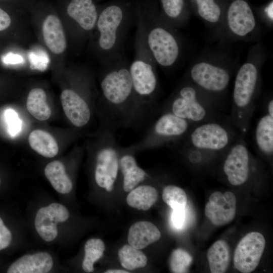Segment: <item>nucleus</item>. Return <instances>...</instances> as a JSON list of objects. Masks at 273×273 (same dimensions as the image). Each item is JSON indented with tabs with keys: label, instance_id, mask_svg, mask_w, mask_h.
<instances>
[{
	"label": "nucleus",
	"instance_id": "nucleus-1",
	"mask_svg": "<svg viewBox=\"0 0 273 273\" xmlns=\"http://www.w3.org/2000/svg\"><path fill=\"white\" fill-rule=\"evenodd\" d=\"M240 65L234 44L217 41L193 57L184 76L218 105L226 98Z\"/></svg>",
	"mask_w": 273,
	"mask_h": 273
},
{
	"label": "nucleus",
	"instance_id": "nucleus-2",
	"mask_svg": "<svg viewBox=\"0 0 273 273\" xmlns=\"http://www.w3.org/2000/svg\"><path fill=\"white\" fill-rule=\"evenodd\" d=\"M268 56V51L262 42L255 43L250 47L245 62L235 73L231 121L242 135L249 128L261 93L262 69Z\"/></svg>",
	"mask_w": 273,
	"mask_h": 273
},
{
	"label": "nucleus",
	"instance_id": "nucleus-3",
	"mask_svg": "<svg viewBox=\"0 0 273 273\" xmlns=\"http://www.w3.org/2000/svg\"><path fill=\"white\" fill-rule=\"evenodd\" d=\"M129 65L124 56L105 65L100 82L105 121L116 128L139 126Z\"/></svg>",
	"mask_w": 273,
	"mask_h": 273
},
{
	"label": "nucleus",
	"instance_id": "nucleus-4",
	"mask_svg": "<svg viewBox=\"0 0 273 273\" xmlns=\"http://www.w3.org/2000/svg\"><path fill=\"white\" fill-rule=\"evenodd\" d=\"M134 57L129 65L139 122L146 121L154 113L160 93L157 64L148 47L142 16L138 17Z\"/></svg>",
	"mask_w": 273,
	"mask_h": 273
},
{
	"label": "nucleus",
	"instance_id": "nucleus-5",
	"mask_svg": "<svg viewBox=\"0 0 273 273\" xmlns=\"http://www.w3.org/2000/svg\"><path fill=\"white\" fill-rule=\"evenodd\" d=\"M134 22L117 5L108 6L99 14L94 28L97 31L96 47L104 65L124 56L126 40Z\"/></svg>",
	"mask_w": 273,
	"mask_h": 273
},
{
	"label": "nucleus",
	"instance_id": "nucleus-6",
	"mask_svg": "<svg viewBox=\"0 0 273 273\" xmlns=\"http://www.w3.org/2000/svg\"><path fill=\"white\" fill-rule=\"evenodd\" d=\"M218 105L183 76L162 106L167 111L195 125L218 120Z\"/></svg>",
	"mask_w": 273,
	"mask_h": 273
},
{
	"label": "nucleus",
	"instance_id": "nucleus-7",
	"mask_svg": "<svg viewBox=\"0 0 273 273\" xmlns=\"http://www.w3.org/2000/svg\"><path fill=\"white\" fill-rule=\"evenodd\" d=\"M148 47L157 65L164 70L175 67L183 56L184 47L176 29L160 16H142Z\"/></svg>",
	"mask_w": 273,
	"mask_h": 273
},
{
	"label": "nucleus",
	"instance_id": "nucleus-8",
	"mask_svg": "<svg viewBox=\"0 0 273 273\" xmlns=\"http://www.w3.org/2000/svg\"><path fill=\"white\" fill-rule=\"evenodd\" d=\"M265 30L246 0H232L224 9L218 41L257 43L261 42Z\"/></svg>",
	"mask_w": 273,
	"mask_h": 273
},
{
	"label": "nucleus",
	"instance_id": "nucleus-9",
	"mask_svg": "<svg viewBox=\"0 0 273 273\" xmlns=\"http://www.w3.org/2000/svg\"><path fill=\"white\" fill-rule=\"evenodd\" d=\"M117 128L105 122L94 148V175L96 184L108 192L113 190L119 174L120 146L116 135Z\"/></svg>",
	"mask_w": 273,
	"mask_h": 273
},
{
	"label": "nucleus",
	"instance_id": "nucleus-10",
	"mask_svg": "<svg viewBox=\"0 0 273 273\" xmlns=\"http://www.w3.org/2000/svg\"><path fill=\"white\" fill-rule=\"evenodd\" d=\"M161 114L148 128L144 137L132 145L136 152L153 149L180 142L194 124L171 112Z\"/></svg>",
	"mask_w": 273,
	"mask_h": 273
},
{
	"label": "nucleus",
	"instance_id": "nucleus-11",
	"mask_svg": "<svg viewBox=\"0 0 273 273\" xmlns=\"http://www.w3.org/2000/svg\"><path fill=\"white\" fill-rule=\"evenodd\" d=\"M236 139L231 128L213 120L193 125L183 141L184 146L215 154L227 151Z\"/></svg>",
	"mask_w": 273,
	"mask_h": 273
},
{
	"label": "nucleus",
	"instance_id": "nucleus-12",
	"mask_svg": "<svg viewBox=\"0 0 273 273\" xmlns=\"http://www.w3.org/2000/svg\"><path fill=\"white\" fill-rule=\"evenodd\" d=\"M251 158L245 142L236 139L227 150L222 168L231 185L240 186L247 181L250 174Z\"/></svg>",
	"mask_w": 273,
	"mask_h": 273
},
{
	"label": "nucleus",
	"instance_id": "nucleus-13",
	"mask_svg": "<svg viewBox=\"0 0 273 273\" xmlns=\"http://www.w3.org/2000/svg\"><path fill=\"white\" fill-rule=\"evenodd\" d=\"M265 247L261 233L252 232L246 234L238 243L234 255L235 267L243 273L252 272L257 267Z\"/></svg>",
	"mask_w": 273,
	"mask_h": 273
},
{
	"label": "nucleus",
	"instance_id": "nucleus-14",
	"mask_svg": "<svg viewBox=\"0 0 273 273\" xmlns=\"http://www.w3.org/2000/svg\"><path fill=\"white\" fill-rule=\"evenodd\" d=\"M236 202L233 193L215 192L210 195L206 204L205 215L216 226L225 225L231 222L235 216Z\"/></svg>",
	"mask_w": 273,
	"mask_h": 273
},
{
	"label": "nucleus",
	"instance_id": "nucleus-15",
	"mask_svg": "<svg viewBox=\"0 0 273 273\" xmlns=\"http://www.w3.org/2000/svg\"><path fill=\"white\" fill-rule=\"evenodd\" d=\"M192 3L195 14L206 28L209 40L218 41L224 11L223 6L219 0H192Z\"/></svg>",
	"mask_w": 273,
	"mask_h": 273
},
{
	"label": "nucleus",
	"instance_id": "nucleus-16",
	"mask_svg": "<svg viewBox=\"0 0 273 273\" xmlns=\"http://www.w3.org/2000/svg\"><path fill=\"white\" fill-rule=\"evenodd\" d=\"M64 112L73 125L81 128L91 119V108L87 101L78 92L72 89H64L61 94Z\"/></svg>",
	"mask_w": 273,
	"mask_h": 273
},
{
	"label": "nucleus",
	"instance_id": "nucleus-17",
	"mask_svg": "<svg viewBox=\"0 0 273 273\" xmlns=\"http://www.w3.org/2000/svg\"><path fill=\"white\" fill-rule=\"evenodd\" d=\"M136 152L132 145L120 147L119 171L122 176L123 189L126 192L131 191L148 177L145 171L137 164L134 156Z\"/></svg>",
	"mask_w": 273,
	"mask_h": 273
},
{
	"label": "nucleus",
	"instance_id": "nucleus-18",
	"mask_svg": "<svg viewBox=\"0 0 273 273\" xmlns=\"http://www.w3.org/2000/svg\"><path fill=\"white\" fill-rule=\"evenodd\" d=\"M54 266L52 256L46 251L22 255L8 267V273H47Z\"/></svg>",
	"mask_w": 273,
	"mask_h": 273
},
{
	"label": "nucleus",
	"instance_id": "nucleus-19",
	"mask_svg": "<svg viewBox=\"0 0 273 273\" xmlns=\"http://www.w3.org/2000/svg\"><path fill=\"white\" fill-rule=\"evenodd\" d=\"M67 13L85 32L94 29L99 15L92 0H71L67 8Z\"/></svg>",
	"mask_w": 273,
	"mask_h": 273
},
{
	"label": "nucleus",
	"instance_id": "nucleus-20",
	"mask_svg": "<svg viewBox=\"0 0 273 273\" xmlns=\"http://www.w3.org/2000/svg\"><path fill=\"white\" fill-rule=\"evenodd\" d=\"M42 31L45 44L52 53L60 54L64 52L66 39L62 23L57 16L48 15L43 21Z\"/></svg>",
	"mask_w": 273,
	"mask_h": 273
},
{
	"label": "nucleus",
	"instance_id": "nucleus-21",
	"mask_svg": "<svg viewBox=\"0 0 273 273\" xmlns=\"http://www.w3.org/2000/svg\"><path fill=\"white\" fill-rule=\"evenodd\" d=\"M161 233L157 227L151 222L138 221L129 228L127 241L130 245L141 250L158 241Z\"/></svg>",
	"mask_w": 273,
	"mask_h": 273
},
{
	"label": "nucleus",
	"instance_id": "nucleus-22",
	"mask_svg": "<svg viewBox=\"0 0 273 273\" xmlns=\"http://www.w3.org/2000/svg\"><path fill=\"white\" fill-rule=\"evenodd\" d=\"M162 9V18L173 27L178 29L188 23L189 13L185 0H160Z\"/></svg>",
	"mask_w": 273,
	"mask_h": 273
},
{
	"label": "nucleus",
	"instance_id": "nucleus-23",
	"mask_svg": "<svg viewBox=\"0 0 273 273\" xmlns=\"http://www.w3.org/2000/svg\"><path fill=\"white\" fill-rule=\"evenodd\" d=\"M255 142L259 152L271 157L273 154V117L265 113L258 120L255 129Z\"/></svg>",
	"mask_w": 273,
	"mask_h": 273
},
{
	"label": "nucleus",
	"instance_id": "nucleus-24",
	"mask_svg": "<svg viewBox=\"0 0 273 273\" xmlns=\"http://www.w3.org/2000/svg\"><path fill=\"white\" fill-rule=\"evenodd\" d=\"M44 173L54 190L61 194L69 193L73 187L71 179L66 172L63 163L59 160L49 163Z\"/></svg>",
	"mask_w": 273,
	"mask_h": 273
},
{
	"label": "nucleus",
	"instance_id": "nucleus-25",
	"mask_svg": "<svg viewBox=\"0 0 273 273\" xmlns=\"http://www.w3.org/2000/svg\"><path fill=\"white\" fill-rule=\"evenodd\" d=\"M30 147L38 154L46 158H53L58 153V144L48 132L42 129L32 131L28 136Z\"/></svg>",
	"mask_w": 273,
	"mask_h": 273
},
{
	"label": "nucleus",
	"instance_id": "nucleus-26",
	"mask_svg": "<svg viewBox=\"0 0 273 273\" xmlns=\"http://www.w3.org/2000/svg\"><path fill=\"white\" fill-rule=\"evenodd\" d=\"M207 257L211 272H225L230 261V249L228 243L222 240L214 242L209 248Z\"/></svg>",
	"mask_w": 273,
	"mask_h": 273
},
{
	"label": "nucleus",
	"instance_id": "nucleus-27",
	"mask_svg": "<svg viewBox=\"0 0 273 273\" xmlns=\"http://www.w3.org/2000/svg\"><path fill=\"white\" fill-rule=\"evenodd\" d=\"M157 198L158 192L154 187L143 185L130 191L126 202L132 208L147 210L155 203Z\"/></svg>",
	"mask_w": 273,
	"mask_h": 273
},
{
	"label": "nucleus",
	"instance_id": "nucleus-28",
	"mask_svg": "<svg viewBox=\"0 0 273 273\" xmlns=\"http://www.w3.org/2000/svg\"><path fill=\"white\" fill-rule=\"evenodd\" d=\"M58 223L49 213L47 206L40 208L34 218V227L39 237L46 242L54 241L58 234Z\"/></svg>",
	"mask_w": 273,
	"mask_h": 273
},
{
	"label": "nucleus",
	"instance_id": "nucleus-29",
	"mask_svg": "<svg viewBox=\"0 0 273 273\" xmlns=\"http://www.w3.org/2000/svg\"><path fill=\"white\" fill-rule=\"evenodd\" d=\"M26 107L29 113L40 121L47 120L51 115V108L47 102L46 94L40 88H34L29 92Z\"/></svg>",
	"mask_w": 273,
	"mask_h": 273
},
{
	"label": "nucleus",
	"instance_id": "nucleus-30",
	"mask_svg": "<svg viewBox=\"0 0 273 273\" xmlns=\"http://www.w3.org/2000/svg\"><path fill=\"white\" fill-rule=\"evenodd\" d=\"M118 255L121 265L129 270L144 267L147 263L146 255L129 244L124 245L120 248Z\"/></svg>",
	"mask_w": 273,
	"mask_h": 273
},
{
	"label": "nucleus",
	"instance_id": "nucleus-31",
	"mask_svg": "<svg viewBox=\"0 0 273 273\" xmlns=\"http://www.w3.org/2000/svg\"><path fill=\"white\" fill-rule=\"evenodd\" d=\"M105 250V245L101 239L88 240L84 245V256L82 263L83 270L86 272L93 271L94 263L103 256Z\"/></svg>",
	"mask_w": 273,
	"mask_h": 273
},
{
	"label": "nucleus",
	"instance_id": "nucleus-32",
	"mask_svg": "<svg viewBox=\"0 0 273 273\" xmlns=\"http://www.w3.org/2000/svg\"><path fill=\"white\" fill-rule=\"evenodd\" d=\"M162 199L173 210L185 209L187 203L185 191L174 185H168L163 188Z\"/></svg>",
	"mask_w": 273,
	"mask_h": 273
},
{
	"label": "nucleus",
	"instance_id": "nucleus-33",
	"mask_svg": "<svg viewBox=\"0 0 273 273\" xmlns=\"http://www.w3.org/2000/svg\"><path fill=\"white\" fill-rule=\"evenodd\" d=\"M192 256L186 250L178 248L171 253L169 265L172 272L175 273L187 272L192 262Z\"/></svg>",
	"mask_w": 273,
	"mask_h": 273
},
{
	"label": "nucleus",
	"instance_id": "nucleus-34",
	"mask_svg": "<svg viewBox=\"0 0 273 273\" xmlns=\"http://www.w3.org/2000/svg\"><path fill=\"white\" fill-rule=\"evenodd\" d=\"M258 21L264 28L272 30L273 28V1H271L258 13Z\"/></svg>",
	"mask_w": 273,
	"mask_h": 273
},
{
	"label": "nucleus",
	"instance_id": "nucleus-35",
	"mask_svg": "<svg viewBox=\"0 0 273 273\" xmlns=\"http://www.w3.org/2000/svg\"><path fill=\"white\" fill-rule=\"evenodd\" d=\"M46 206L50 214L58 223L64 222L68 219L69 212L63 204L54 202Z\"/></svg>",
	"mask_w": 273,
	"mask_h": 273
},
{
	"label": "nucleus",
	"instance_id": "nucleus-36",
	"mask_svg": "<svg viewBox=\"0 0 273 273\" xmlns=\"http://www.w3.org/2000/svg\"><path fill=\"white\" fill-rule=\"evenodd\" d=\"M6 119L10 133L12 135H16L21 129V121L17 113L14 110L9 109L6 113Z\"/></svg>",
	"mask_w": 273,
	"mask_h": 273
},
{
	"label": "nucleus",
	"instance_id": "nucleus-37",
	"mask_svg": "<svg viewBox=\"0 0 273 273\" xmlns=\"http://www.w3.org/2000/svg\"><path fill=\"white\" fill-rule=\"evenodd\" d=\"M12 235L0 217V251L7 248L11 244Z\"/></svg>",
	"mask_w": 273,
	"mask_h": 273
},
{
	"label": "nucleus",
	"instance_id": "nucleus-38",
	"mask_svg": "<svg viewBox=\"0 0 273 273\" xmlns=\"http://www.w3.org/2000/svg\"><path fill=\"white\" fill-rule=\"evenodd\" d=\"M171 218L172 223L176 228H182L186 219L185 208L173 210Z\"/></svg>",
	"mask_w": 273,
	"mask_h": 273
},
{
	"label": "nucleus",
	"instance_id": "nucleus-39",
	"mask_svg": "<svg viewBox=\"0 0 273 273\" xmlns=\"http://www.w3.org/2000/svg\"><path fill=\"white\" fill-rule=\"evenodd\" d=\"M10 17L4 10L0 8V31L8 28L10 25Z\"/></svg>",
	"mask_w": 273,
	"mask_h": 273
},
{
	"label": "nucleus",
	"instance_id": "nucleus-40",
	"mask_svg": "<svg viewBox=\"0 0 273 273\" xmlns=\"http://www.w3.org/2000/svg\"><path fill=\"white\" fill-rule=\"evenodd\" d=\"M266 112L267 114L273 117V100L272 96H270L266 105Z\"/></svg>",
	"mask_w": 273,
	"mask_h": 273
},
{
	"label": "nucleus",
	"instance_id": "nucleus-41",
	"mask_svg": "<svg viewBox=\"0 0 273 273\" xmlns=\"http://www.w3.org/2000/svg\"><path fill=\"white\" fill-rule=\"evenodd\" d=\"M128 271L122 269H109L105 271V273H129Z\"/></svg>",
	"mask_w": 273,
	"mask_h": 273
},
{
	"label": "nucleus",
	"instance_id": "nucleus-42",
	"mask_svg": "<svg viewBox=\"0 0 273 273\" xmlns=\"http://www.w3.org/2000/svg\"><path fill=\"white\" fill-rule=\"evenodd\" d=\"M0 185H1V179H0Z\"/></svg>",
	"mask_w": 273,
	"mask_h": 273
}]
</instances>
